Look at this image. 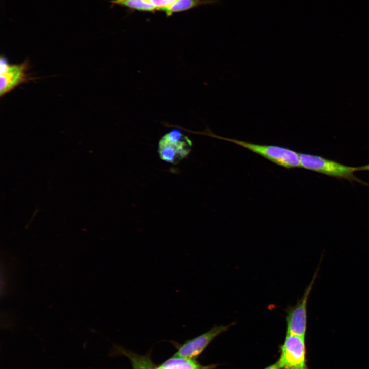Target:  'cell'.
I'll list each match as a JSON object with an SVG mask.
<instances>
[{"mask_svg":"<svg viewBox=\"0 0 369 369\" xmlns=\"http://www.w3.org/2000/svg\"><path fill=\"white\" fill-rule=\"evenodd\" d=\"M152 369H161L160 365L156 366V365Z\"/></svg>","mask_w":369,"mask_h":369,"instance_id":"obj_14","label":"cell"},{"mask_svg":"<svg viewBox=\"0 0 369 369\" xmlns=\"http://www.w3.org/2000/svg\"><path fill=\"white\" fill-rule=\"evenodd\" d=\"M300 167L338 179L350 181H362L357 178L354 172L356 167L345 166L320 156L299 153Z\"/></svg>","mask_w":369,"mask_h":369,"instance_id":"obj_2","label":"cell"},{"mask_svg":"<svg viewBox=\"0 0 369 369\" xmlns=\"http://www.w3.org/2000/svg\"><path fill=\"white\" fill-rule=\"evenodd\" d=\"M1 88L2 96L11 91L20 84L32 80L27 72L28 62L10 65L5 57H1L0 63Z\"/></svg>","mask_w":369,"mask_h":369,"instance_id":"obj_7","label":"cell"},{"mask_svg":"<svg viewBox=\"0 0 369 369\" xmlns=\"http://www.w3.org/2000/svg\"><path fill=\"white\" fill-rule=\"evenodd\" d=\"M155 6L157 9L163 10L173 4L178 0H147Z\"/></svg>","mask_w":369,"mask_h":369,"instance_id":"obj_11","label":"cell"},{"mask_svg":"<svg viewBox=\"0 0 369 369\" xmlns=\"http://www.w3.org/2000/svg\"><path fill=\"white\" fill-rule=\"evenodd\" d=\"M278 361L281 369H309L305 337L286 334Z\"/></svg>","mask_w":369,"mask_h":369,"instance_id":"obj_5","label":"cell"},{"mask_svg":"<svg viewBox=\"0 0 369 369\" xmlns=\"http://www.w3.org/2000/svg\"><path fill=\"white\" fill-rule=\"evenodd\" d=\"M264 369H281V367L278 361H277L275 363L268 366Z\"/></svg>","mask_w":369,"mask_h":369,"instance_id":"obj_12","label":"cell"},{"mask_svg":"<svg viewBox=\"0 0 369 369\" xmlns=\"http://www.w3.org/2000/svg\"><path fill=\"white\" fill-rule=\"evenodd\" d=\"M319 268L318 266L302 296L297 300L296 304L289 305L285 310L286 334L305 337L308 326V303Z\"/></svg>","mask_w":369,"mask_h":369,"instance_id":"obj_4","label":"cell"},{"mask_svg":"<svg viewBox=\"0 0 369 369\" xmlns=\"http://www.w3.org/2000/svg\"><path fill=\"white\" fill-rule=\"evenodd\" d=\"M161 369H214V364L203 365L196 359L173 355L160 365Z\"/></svg>","mask_w":369,"mask_h":369,"instance_id":"obj_8","label":"cell"},{"mask_svg":"<svg viewBox=\"0 0 369 369\" xmlns=\"http://www.w3.org/2000/svg\"><path fill=\"white\" fill-rule=\"evenodd\" d=\"M200 134L238 145L284 168L291 169L301 168L299 153L288 147L254 144L220 136L213 133L209 129Z\"/></svg>","mask_w":369,"mask_h":369,"instance_id":"obj_1","label":"cell"},{"mask_svg":"<svg viewBox=\"0 0 369 369\" xmlns=\"http://www.w3.org/2000/svg\"><path fill=\"white\" fill-rule=\"evenodd\" d=\"M200 3V0H178L172 5L162 10L165 11L168 16H170L173 13L183 11L193 8Z\"/></svg>","mask_w":369,"mask_h":369,"instance_id":"obj_10","label":"cell"},{"mask_svg":"<svg viewBox=\"0 0 369 369\" xmlns=\"http://www.w3.org/2000/svg\"><path fill=\"white\" fill-rule=\"evenodd\" d=\"M356 170L357 171H360V170H367L369 171V164H367L366 165L358 167H356Z\"/></svg>","mask_w":369,"mask_h":369,"instance_id":"obj_13","label":"cell"},{"mask_svg":"<svg viewBox=\"0 0 369 369\" xmlns=\"http://www.w3.org/2000/svg\"><path fill=\"white\" fill-rule=\"evenodd\" d=\"M234 324L233 322L227 325L215 326L195 338L187 340L178 345L174 355L196 359L215 338Z\"/></svg>","mask_w":369,"mask_h":369,"instance_id":"obj_6","label":"cell"},{"mask_svg":"<svg viewBox=\"0 0 369 369\" xmlns=\"http://www.w3.org/2000/svg\"><path fill=\"white\" fill-rule=\"evenodd\" d=\"M112 3L140 11H153L157 9L147 0H113Z\"/></svg>","mask_w":369,"mask_h":369,"instance_id":"obj_9","label":"cell"},{"mask_svg":"<svg viewBox=\"0 0 369 369\" xmlns=\"http://www.w3.org/2000/svg\"><path fill=\"white\" fill-rule=\"evenodd\" d=\"M192 146L189 138L176 130L166 134L159 140L158 153L160 159L177 165L190 153Z\"/></svg>","mask_w":369,"mask_h":369,"instance_id":"obj_3","label":"cell"}]
</instances>
